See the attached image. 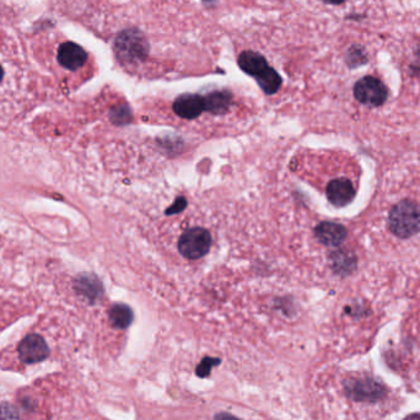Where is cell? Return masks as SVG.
I'll use <instances>...</instances> for the list:
<instances>
[{
  "label": "cell",
  "mask_w": 420,
  "mask_h": 420,
  "mask_svg": "<svg viewBox=\"0 0 420 420\" xmlns=\"http://www.w3.org/2000/svg\"><path fill=\"white\" fill-rule=\"evenodd\" d=\"M388 227L397 237L408 239L420 231V208L412 200H402L390 211Z\"/></svg>",
  "instance_id": "cell-1"
},
{
  "label": "cell",
  "mask_w": 420,
  "mask_h": 420,
  "mask_svg": "<svg viewBox=\"0 0 420 420\" xmlns=\"http://www.w3.org/2000/svg\"><path fill=\"white\" fill-rule=\"evenodd\" d=\"M115 53L125 63H136L146 59L149 45L144 35L135 29L122 31L115 42Z\"/></svg>",
  "instance_id": "cell-2"
},
{
  "label": "cell",
  "mask_w": 420,
  "mask_h": 420,
  "mask_svg": "<svg viewBox=\"0 0 420 420\" xmlns=\"http://www.w3.org/2000/svg\"><path fill=\"white\" fill-rule=\"evenodd\" d=\"M211 236L203 227H193L185 231L178 240V251L187 260H200L210 250Z\"/></svg>",
  "instance_id": "cell-3"
},
{
  "label": "cell",
  "mask_w": 420,
  "mask_h": 420,
  "mask_svg": "<svg viewBox=\"0 0 420 420\" xmlns=\"http://www.w3.org/2000/svg\"><path fill=\"white\" fill-rule=\"evenodd\" d=\"M345 393L358 402H375L385 396L386 390L380 382L370 377H354L345 381Z\"/></svg>",
  "instance_id": "cell-4"
},
{
  "label": "cell",
  "mask_w": 420,
  "mask_h": 420,
  "mask_svg": "<svg viewBox=\"0 0 420 420\" xmlns=\"http://www.w3.org/2000/svg\"><path fill=\"white\" fill-rule=\"evenodd\" d=\"M354 96L363 105L379 107L387 100L388 90L382 81L374 76H365L354 86Z\"/></svg>",
  "instance_id": "cell-5"
},
{
  "label": "cell",
  "mask_w": 420,
  "mask_h": 420,
  "mask_svg": "<svg viewBox=\"0 0 420 420\" xmlns=\"http://www.w3.org/2000/svg\"><path fill=\"white\" fill-rule=\"evenodd\" d=\"M19 356L25 364H35L45 360L50 354L46 340L38 335H27L19 344Z\"/></svg>",
  "instance_id": "cell-6"
},
{
  "label": "cell",
  "mask_w": 420,
  "mask_h": 420,
  "mask_svg": "<svg viewBox=\"0 0 420 420\" xmlns=\"http://www.w3.org/2000/svg\"><path fill=\"white\" fill-rule=\"evenodd\" d=\"M57 60L62 68L76 71L85 65L88 53L81 46L76 45L74 42H65L58 48Z\"/></svg>",
  "instance_id": "cell-7"
},
{
  "label": "cell",
  "mask_w": 420,
  "mask_h": 420,
  "mask_svg": "<svg viewBox=\"0 0 420 420\" xmlns=\"http://www.w3.org/2000/svg\"><path fill=\"white\" fill-rule=\"evenodd\" d=\"M176 115L183 120H195L205 111L204 96L198 94H185L176 99L174 102Z\"/></svg>",
  "instance_id": "cell-8"
},
{
  "label": "cell",
  "mask_w": 420,
  "mask_h": 420,
  "mask_svg": "<svg viewBox=\"0 0 420 420\" xmlns=\"http://www.w3.org/2000/svg\"><path fill=\"white\" fill-rule=\"evenodd\" d=\"M327 198L335 206H345L356 197L354 186L348 178H335L327 186Z\"/></svg>",
  "instance_id": "cell-9"
},
{
  "label": "cell",
  "mask_w": 420,
  "mask_h": 420,
  "mask_svg": "<svg viewBox=\"0 0 420 420\" xmlns=\"http://www.w3.org/2000/svg\"><path fill=\"white\" fill-rule=\"evenodd\" d=\"M315 236L322 245L335 247L346 239V229L337 223L323 221L316 226Z\"/></svg>",
  "instance_id": "cell-10"
},
{
  "label": "cell",
  "mask_w": 420,
  "mask_h": 420,
  "mask_svg": "<svg viewBox=\"0 0 420 420\" xmlns=\"http://www.w3.org/2000/svg\"><path fill=\"white\" fill-rule=\"evenodd\" d=\"M237 62H239L241 69L244 70L246 74L253 76L255 79L262 76L265 70L270 68L265 57L260 53L252 52V50L242 52Z\"/></svg>",
  "instance_id": "cell-11"
},
{
  "label": "cell",
  "mask_w": 420,
  "mask_h": 420,
  "mask_svg": "<svg viewBox=\"0 0 420 420\" xmlns=\"http://www.w3.org/2000/svg\"><path fill=\"white\" fill-rule=\"evenodd\" d=\"M204 100L205 111L214 115H220L229 110L232 96L229 91H213L204 96Z\"/></svg>",
  "instance_id": "cell-12"
},
{
  "label": "cell",
  "mask_w": 420,
  "mask_h": 420,
  "mask_svg": "<svg viewBox=\"0 0 420 420\" xmlns=\"http://www.w3.org/2000/svg\"><path fill=\"white\" fill-rule=\"evenodd\" d=\"M108 316L112 326L120 330L128 328L133 321V312L130 306L125 304H115L111 307Z\"/></svg>",
  "instance_id": "cell-13"
},
{
  "label": "cell",
  "mask_w": 420,
  "mask_h": 420,
  "mask_svg": "<svg viewBox=\"0 0 420 420\" xmlns=\"http://www.w3.org/2000/svg\"><path fill=\"white\" fill-rule=\"evenodd\" d=\"M76 290L88 299L95 300L102 293L100 281L92 275H83L76 280Z\"/></svg>",
  "instance_id": "cell-14"
},
{
  "label": "cell",
  "mask_w": 420,
  "mask_h": 420,
  "mask_svg": "<svg viewBox=\"0 0 420 420\" xmlns=\"http://www.w3.org/2000/svg\"><path fill=\"white\" fill-rule=\"evenodd\" d=\"M257 83L260 89L265 91L267 95H273L276 91L279 90L281 86V78L279 74L275 71L273 68H268L262 76H258Z\"/></svg>",
  "instance_id": "cell-15"
},
{
  "label": "cell",
  "mask_w": 420,
  "mask_h": 420,
  "mask_svg": "<svg viewBox=\"0 0 420 420\" xmlns=\"http://www.w3.org/2000/svg\"><path fill=\"white\" fill-rule=\"evenodd\" d=\"M332 262L335 272L340 274H349L356 268V257L349 252H335V255H332Z\"/></svg>",
  "instance_id": "cell-16"
},
{
  "label": "cell",
  "mask_w": 420,
  "mask_h": 420,
  "mask_svg": "<svg viewBox=\"0 0 420 420\" xmlns=\"http://www.w3.org/2000/svg\"><path fill=\"white\" fill-rule=\"evenodd\" d=\"M366 60H368V58H366L365 50H363L361 47H358V46L351 47V48L348 50V53H346V63H348L351 68H356V66H359V65L365 64Z\"/></svg>",
  "instance_id": "cell-17"
},
{
  "label": "cell",
  "mask_w": 420,
  "mask_h": 420,
  "mask_svg": "<svg viewBox=\"0 0 420 420\" xmlns=\"http://www.w3.org/2000/svg\"><path fill=\"white\" fill-rule=\"evenodd\" d=\"M219 364H220V359L206 356L203 360L200 361V365L197 366V369H195L197 376H200V377H208V376L210 375L211 370H213L216 366L219 365Z\"/></svg>",
  "instance_id": "cell-18"
},
{
  "label": "cell",
  "mask_w": 420,
  "mask_h": 420,
  "mask_svg": "<svg viewBox=\"0 0 420 420\" xmlns=\"http://www.w3.org/2000/svg\"><path fill=\"white\" fill-rule=\"evenodd\" d=\"M0 420H19L15 410L10 405H1L0 407Z\"/></svg>",
  "instance_id": "cell-19"
},
{
  "label": "cell",
  "mask_w": 420,
  "mask_h": 420,
  "mask_svg": "<svg viewBox=\"0 0 420 420\" xmlns=\"http://www.w3.org/2000/svg\"><path fill=\"white\" fill-rule=\"evenodd\" d=\"M186 206V200L183 198H181V200H176L175 205L174 206H171L169 211H167V214H175V213H178L181 210L183 209Z\"/></svg>",
  "instance_id": "cell-20"
},
{
  "label": "cell",
  "mask_w": 420,
  "mask_h": 420,
  "mask_svg": "<svg viewBox=\"0 0 420 420\" xmlns=\"http://www.w3.org/2000/svg\"><path fill=\"white\" fill-rule=\"evenodd\" d=\"M214 420H241L239 418H236L234 415L229 414V413H218L214 416Z\"/></svg>",
  "instance_id": "cell-21"
},
{
  "label": "cell",
  "mask_w": 420,
  "mask_h": 420,
  "mask_svg": "<svg viewBox=\"0 0 420 420\" xmlns=\"http://www.w3.org/2000/svg\"><path fill=\"white\" fill-rule=\"evenodd\" d=\"M323 1L328 3V4H333V6H340V4H343L346 0H323Z\"/></svg>",
  "instance_id": "cell-22"
},
{
  "label": "cell",
  "mask_w": 420,
  "mask_h": 420,
  "mask_svg": "<svg viewBox=\"0 0 420 420\" xmlns=\"http://www.w3.org/2000/svg\"><path fill=\"white\" fill-rule=\"evenodd\" d=\"M4 76H6V70H4V66L0 63V83L4 80Z\"/></svg>",
  "instance_id": "cell-23"
},
{
  "label": "cell",
  "mask_w": 420,
  "mask_h": 420,
  "mask_svg": "<svg viewBox=\"0 0 420 420\" xmlns=\"http://www.w3.org/2000/svg\"><path fill=\"white\" fill-rule=\"evenodd\" d=\"M405 420H420V414L419 413H415V414L410 415V416H407Z\"/></svg>",
  "instance_id": "cell-24"
},
{
  "label": "cell",
  "mask_w": 420,
  "mask_h": 420,
  "mask_svg": "<svg viewBox=\"0 0 420 420\" xmlns=\"http://www.w3.org/2000/svg\"><path fill=\"white\" fill-rule=\"evenodd\" d=\"M206 1H211V0H206Z\"/></svg>",
  "instance_id": "cell-25"
}]
</instances>
